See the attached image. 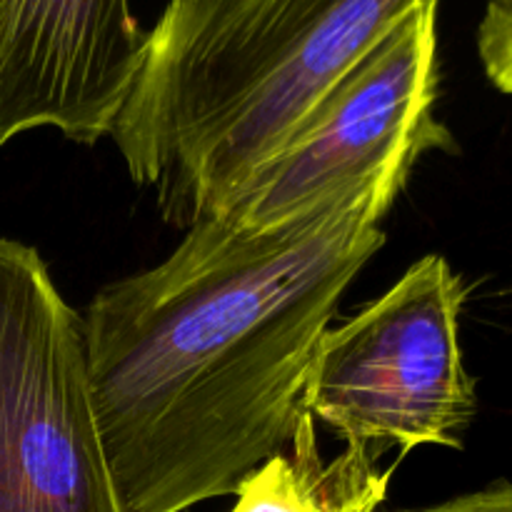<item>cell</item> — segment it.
Wrapping results in <instances>:
<instances>
[{
	"label": "cell",
	"mask_w": 512,
	"mask_h": 512,
	"mask_svg": "<svg viewBox=\"0 0 512 512\" xmlns=\"http://www.w3.org/2000/svg\"><path fill=\"white\" fill-rule=\"evenodd\" d=\"M0 512H128L98 428L83 318L40 253L0 238Z\"/></svg>",
	"instance_id": "obj_4"
},
{
	"label": "cell",
	"mask_w": 512,
	"mask_h": 512,
	"mask_svg": "<svg viewBox=\"0 0 512 512\" xmlns=\"http://www.w3.org/2000/svg\"><path fill=\"white\" fill-rule=\"evenodd\" d=\"M145 43L130 0H0V145L35 128L110 138Z\"/></svg>",
	"instance_id": "obj_6"
},
{
	"label": "cell",
	"mask_w": 512,
	"mask_h": 512,
	"mask_svg": "<svg viewBox=\"0 0 512 512\" xmlns=\"http://www.w3.org/2000/svg\"><path fill=\"white\" fill-rule=\"evenodd\" d=\"M393 512H512V483L500 480V483L488 485L478 493L458 495V498H450L445 503Z\"/></svg>",
	"instance_id": "obj_9"
},
{
	"label": "cell",
	"mask_w": 512,
	"mask_h": 512,
	"mask_svg": "<svg viewBox=\"0 0 512 512\" xmlns=\"http://www.w3.org/2000/svg\"><path fill=\"white\" fill-rule=\"evenodd\" d=\"M478 55L490 83L512 95V23L480 20Z\"/></svg>",
	"instance_id": "obj_8"
},
{
	"label": "cell",
	"mask_w": 512,
	"mask_h": 512,
	"mask_svg": "<svg viewBox=\"0 0 512 512\" xmlns=\"http://www.w3.org/2000/svg\"><path fill=\"white\" fill-rule=\"evenodd\" d=\"M465 288L443 255H425L355 318L315 345L300 410L375 460L390 448H460L475 385L460 350Z\"/></svg>",
	"instance_id": "obj_3"
},
{
	"label": "cell",
	"mask_w": 512,
	"mask_h": 512,
	"mask_svg": "<svg viewBox=\"0 0 512 512\" xmlns=\"http://www.w3.org/2000/svg\"><path fill=\"white\" fill-rule=\"evenodd\" d=\"M483 20H488V23H512V0H488Z\"/></svg>",
	"instance_id": "obj_10"
},
{
	"label": "cell",
	"mask_w": 512,
	"mask_h": 512,
	"mask_svg": "<svg viewBox=\"0 0 512 512\" xmlns=\"http://www.w3.org/2000/svg\"><path fill=\"white\" fill-rule=\"evenodd\" d=\"M435 98L438 5L425 3L323 95L220 215L243 228H273L370 178L410 175L423 153L453 148V135L435 120Z\"/></svg>",
	"instance_id": "obj_5"
},
{
	"label": "cell",
	"mask_w": 512,
	"mask_h": 512,
	"mask_svg": "<svg viewBox=\"0 0 512 512\" xmlns=\"http://www.w3.org/2000/svg\"><path fill=\"white\" fill-rule=\"evenodd\" d=\"M170 0L110 138L175 228L218 218L323 95L418 5Z\"/></svg>",
	"instance_id": "obj_2"
},
{
	"label": "cell",
	"mask_w": 512,
	"mask_h": 512,
	"mask_svg": "<svg viewBox=\"0 0 512 512\" xmlns=\"http://www.w3.org/2000/svg\"><path fill=\"white\" fill-rule=\"evenodd\" d=\"M408 178H370L273 228L200 220L163 263L93 295L85 363L125 510L223 498L288 448L315 345Z\"/></svg>",
	"instance_id": "obj_1"
},
{
	"label": "cell",
	"mask_w": 512,
	"mask_h": 512,
	"mask_svg": "<svg viewBox=\"0 0 512 512\" xmlns=\"http://www.w3.org/2000/svg\"><path fill=\"white\" fill-rule=\"evenodd\" d=\"M290 445L293 453H275L240 480L230 512H380L393 468L378 470V460L355 445L325 463L305 413Z\"/></svg>",
	"instance_id": "obj_7"
}]
</instances>
